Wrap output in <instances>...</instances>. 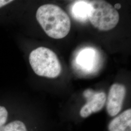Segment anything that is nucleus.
<instances>
[{
	"label": "nucleus",
	"mask_w": 131,
	"mask_h": 131,
	"mask_svg": "<svg viewBox=\"0 0 131 131\" xmlns=\"http://www.w3.org/2000/svg\"><path fill=\"white\" fill-rule=\"evenodd\" d=\"M36 18L43 30L51 38L61 39L70 32V19L57 5L47 4L40 6L37 11Z\"/></svg>",
	"instance_id": "nucleus-1"
},
{
	"label": "nucleus",
	"mask_w": 131,
	"mask_h": 131,
	"mask_svg": "<svg viewBox=\"0 0 131 131\" xmlns=\"http://www.w3.org/2000/svg\"><path fill=\"white\" fill-rule=\"evenodd\" d=\"M29 59L32 69L38 76L54 78L61 73V64L57 56L47 48L39 47L34 50Z\"/></svg>",
	"instance_id": "nucleus-2"
},
{
	"label": "nucleus",
	"mask_w": 131,
	"mask_h": 131,
	"mask_svg": "<svg viewBox=\"0 0 131 131\" xmlns=\"http://www.w3.org/2000/svg\"><path fill=\"white\" fill-rule=\"evenodd\" d=\"M88 1L93 7L89 19L94 27L100 31H107L116 26L119 16L113 6L104 1Z\"/></svg>",
	"instance_id": "nucleus-3"
},
{
	"label": "nucleus",
	"mask_w": 131,
	"mask_h": 131,
	"mask_svg": "<svg viewBox=\"0 0 131 131\" xmlns=\"http://www.w3.org/2000/svg\"><path fill=\"white\" fill-rule=\"evenodd\" d=\"M83 96L87 102L80 111V115L82 118H87L92 114L100 111L105 105L106 96L104 92H95L91 89L85 90Z\"/></svg>",
	"instance_id": "nucleus-4"
},
{
	"label": "nucleus",
	"mask_w": 131,
	"mask_h": 131,
	"mask_svg": "<svg viewBox=\"0 0 131 131\" xmlns=\"http://www.w3.org/2000/svg\"><path fill=\"white\" fill-rule=\"evenodd\" d=\"M126 94L125 86L122 84H114L109 89L106 99V110L111 117L119 114Z\"/></svg>",
	"instance_id": "nucleus-5"
},
{
	"label": "nucleus",
	"mask_w": 131,
	"mask_h": 131,
	"mask_svg": "<svg viewBox=\"0 0 131 131\" xmlns=\"http://www.w3.org/2000/svg\"><path fill=\"white\" fill-rule=\"evenodd\" d=\"M108 131H131V109L115 117L108 126Z\"/></svg>",
	"instance_id": "nucleus-6"
},
{
	"label": "nucleus",
	"mask_w": 131,
	"mask_h": 131,
	"mask_svg": "<svg viewBox=\"0 0 131 131\" xmlns=\"http://www.w3.org/2000/svg\"><path fill=\"white\" fill-rule=\"evenodd\" d=\"M93 7L88 1H78L72 7V13L77 20L85 22L89 19Z\"/></svg>",
	"instance_id": "nucleus-7"
},
{
	"label": "nucleus",
	"mask_w": 131,
	"mask_h": 131,
	"mask_svg": "<svg viewBox=\"0 0 131 131\" xmlns=\"http://www.w3.org/2000/svg\"><path fill=\"white\" fill-rule=\"evenodd\" d=\"M95 56L94 50L85 49L80 52L77 58V62L82 68L89 69L93 65Z\"/></svg>",
	"instance_id": "nucleus-8"
},
{
	"label": "nucleus",
	"mask_w": 131,
	"mask_h": 131,
	"mask_svg": "<svg viewBox=\"0 0 131 131\" xmlns=\"http://www.w3.org/2000/svg\"><path fill=\"white\" fill-rule=\"evenodd\" d=\"M0 131H28L23 122L15 121L0 128Z\"/></svg>",
	"instance_id": "nucleus-9"
},
{
	"label": "nucleus",
	"mask_w": 131,
	"mask_h": 131,
	"mask_svg": "<svg viewBox=\"0 0 131 131\" xmlns=\"http://www.w3.org/2000/svg\"><path fill=\"white\" fill-rule=\"evenodd\" d=\"M8 117V112L6 108L0 106V128L5 123Z\"/></svg>",
	"instance_id": "nucleus-10"
},
{
	"label": "nucleus",
	"mask_w": 131,
	"mask_h": 131,
	"mask_svg": "<svg viewBox=\"0 0 131 131\" xmlns=\"http://www.w3.org/2000/svg\"><path fill=\"white\" fill-rule=\"evenodd\" d=\"M13 1L11 0H0V8L4 6L5 5L10 4Z\"/></svg>",
	"instance_id": "nucleus-11"
},
{
	"label": "nucleus",
	"mask_w": 131,
	"mask_h": 131,
	"mask_svg": "<svg viewBox=\"0 0 131 131\" xmlns=\"http://www.w3.org/2000/svg\"><path fill=\"white\" fill-rule=\"evenodd\" d=\"M121 7H122V5H121L120 4H116V5H114V8L115 9H121Z\"/></svg>",
	"instance_id": "nucleus-12"
}]
</instances>
